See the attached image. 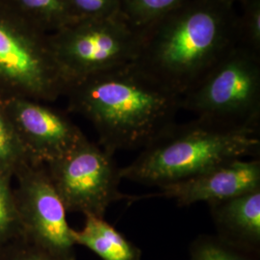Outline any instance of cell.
I'll use <instances>...</instances> for the list:
<instances>
[{"instance_id":"cell-1","label":"cell","mask_w":260,"mask_h":260,"mask_svg":"<svg viewBox=\"0 0 260 260\" xmlns=\"http://www.w3.org/2000/svg\"><path fill=\"white\" fill-rule=\"evenodd\" d=\"M69 109L92 122L107 153L144 149L175 123L181 95L132 62L70 84Z\"/></svg>"},{"instance_id":"cell-2","label":"cell","mask_w":260,"mask_h":260,"mask_svg":"<svg viewBox=\"0 0 260 260\" xmlns=\"http://www.w3.org/2000/svg\"><path fill=\"white\" fill-rule=\"evenodd\" d=\"M238 12L220 0H187L140 30L135 63L183 95L238 45Z\"/></svg>"},{"instance_id":"cell-3","label":"cell","mask_w":260,"mask_h":260,"mask_svg":"<svg viewBox=\"0 0 260 260\" xmlns=\"http://www.w3.org/2000/svg\"><path fill=\"white\" fill-rule=\"evenodd\" d=\"M260 129L231 128L196 119L174 123L129 165L121 179L162 186L179 181L237 158L258 156Z\"/></svg>"},{"instance_id":"cell-4","label":"cell","mask_w":260,"mask_h":260,"mask_svg":"<svg viewBox=\"0 0 260 260\" xmlns=\"http://www.w3.org/2000/svg\"><path fill=\"white\" fill-rule=\"evenodd\" d=\"M180 108L217 125L260 129V54L233 47L181 96Z\"/></svg>"},{"instance_id":"cell-5","label":"cell","mask_w":260,"mask_h":260,"mask_svg":"<svg viewBox=\"0 0 260 260\" xmlns=\"http://www.w3.org/2000/svg\"><path fill=\"white\" fill-rule=\"evenodd\" d=\"M68 86L48 35L0 0V99L52 103L66 93Z\"/></svg>"},{"instance_id":"cell-6","label":"cell","mask_w":260,"mask_h":260,"mask_svg":"<svg viewBox=\"0 0 260 260\" xmlns=\"http://www.w3.org/2000/svg\"><path fill=\"white\" fill-rule=\"evenodd\" d=\"M48 42L70 85L90 75L135 62L140 30L121 16L81 19L49 34Z\"/></svg>"},{"instance_id":"cell-7","label":"cell","mask_w":260,"mask_h":260,"mask_svg":"<svg viewBox=\"0 0 260 260\" xmlns=\"http://www.w3.org/2000/svg\"><path fill=\"white\" fill-rule=\"evenodd\" d=\"M45 168L67 212L103 218L113 203L142 199L120 191L121 168L113 155L87 138Z\"/></svg>"},{"instance_id":"cell-8","label":"cell","mask_w":260,"mask_h":260,"mask_svg":"<svg viewBox=\"0 0 260 260\" xmlns=\"http://www.w3.org/2000/svg\"><path fill=\"white\" fill-rule=\"evenodd\" d=\"M13 188L22 237L59 260H76L67 210L45 166L26 164L15 175Z\"/></svg>"},{"instance_id":"cell-9","label":"cell","mask_w":260,"mask_h":260,"mask_svg":"<svg viewBox=\"0 0 260 260\" xmlns=\"http://www.w3.org/2000/svg\"><path fill=\"white\" fill-rule=\"evenodd\" d=\"M0 101L31 165L47 166L86 139L74 121L45 103L21 98Z\"/></svg>"},{"instance_id":"cell-10","label":"cell","mask_w":260,"mask_h":260,"mask_svg":"<svg viewBox=\"0 0 260 260\" xmlns=\"http://www.w3.org/2000/svg\"><path fill=\"white\" fill-rule=\"evenodd\" d=\"M160 196L180 206L211 203L260 189L259 158H237L185 179L160 186Z\"/></svg>"},{"instance_id":"cell-11","label":"cell","mask_w":260,"mask_h":260,"mask_svg":"<svg viewBox=\"0 0 260 260\" xmlns=\"http://www.w3.org/2000/svg\"><path fill=\"white\" fill-rule=\"evenodd\" d=\"M220 239L260 256V189L208 203Z\"/></svg>"},{"instance_id":"cell-12","label":"cell","mask_w":260,"mask_h":260,"mask_svg":"<svg viewBox=\"0 0 260 260\" xmlns=\"http://www.w3.org/2000/svg\"><path fill=\"white\" fill-rule=\"evenodd\" d=\"M84 226L75 231L73 238L77 246H83L103 260H142V251L104 218L85 216Z\"/></svg>"},{"instance_id":"cell-13","label":"cell","mask_w":260,"mask_h":260,"mask_svg":"<svg viewBox=\"0 0 260 260\" xmlns=\"http://www.w3.org/2000/svg\"><path fill=\"white\" fill-rule=\"evenodd\" d=\"M21 19L47 35L72 22L67 0H1Z\"/></svg>"},{"instance_id":"cell-14","label":"cell","mask_w":260,"mask_h":260,"mask_svg":"<svg viewBox=\"0 0 260 260\" xmlns=\"http://www.w3.org/2000/svg\"><path fill=\"white\" fill-rule=\"evenodd\" d=\"M26 164L29 163L24 150L0 101V176L12 180Z\"/></svg>"},{"instance_id":"cell-15","label":"cell","mask_w":260,"mask_h":260,"mask_svg":"<svg viewBox=\"0 0 260 260\" xmlns=\"http://www.w3.org/2000/svg\"><path fill=\"white\" fill-rule=\"evenodd\" d=\"M187 0H121V15L136 29L147 27Z\"/></svg>"},{"instance_id":"cell-16","label":"cell","mask_w":260,"mask_h":260,"mask_svg":"<svg viewBox=\"0 0 260 260\" xmlns=\"http://www.w3.org/2000/svg\"><path fill=\"white\" fill-rule=\"evenodd\" d=\"M190 260H259L260 256L242 251L216 235H200L192 242Z\"/></svg>"},{"instance_id":"cell-17","label":"cell","mask_w":260,"mask_h":260,"mask_svg":"<svg viewBox=\"0 0 260 260\" xmlns=\"http://www.w3.org/2000/svg\"><path fill=\"white\" fill-rule=\"evenodd\" d=\"M22 237L12 180L0 176V250Z\"/></svg>"},{"instance_id":"cell-18","label":"cell","mask_w":260,"mask_h":260,"mask_svg":"<svg viewBox=\"0 0 260 260\" xmlns=\"http://www.w3.org/2000/svg\"><path fill=\"white\" fill-rule=\"evenodd\" d=\"M238 14V46L260 54V0H248Z\"/></svg>"},{"instance_id":"cell-19","label":"cell","mask_w":260,"mask_h":260,"mask_svg":"<svg viewBox=\"0 0 260 260\" xmlns=\"http://www.w3.org/2000/svg\"><path fill=\"white\" fill-rule=\"evenodd\" d=\"M67 2L73 21L121 16V0H67Z\"/></svg>"},{"instance_id":"cell-20","label":"cell","mask_w":260,"mask_h":260,"mask_svg":"<svg viewBox=\"0 0 260 260\" xmlns=\"http://www.w3.org/2000/svg\"><path fill=\"white\" fill-rule=\"evenodd\" d=\"M0 260L59 259L21 237L0 250Z\"/></svg>"},{"instance_id":"cell-21","label":"cell","mask_w":260,"mask_h":260,"mask_svg":"<svg viewBox=\"0 0 260 260\" xmlns=\"http://www.w3.org/2000/svg\"><path fill=\"white\" fill-rule=\"evenodd\" d=\"M220 1H222L228 5L233 6V7H237V6H241L244 3H246L248 0H220Z\"/></svg>"}]
</instances>
